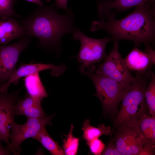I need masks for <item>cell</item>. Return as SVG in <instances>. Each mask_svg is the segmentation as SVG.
<instances>
[{
    "instance_id": "277c9868",
    "label": "cell",
    "mask_w": 155,
    "mask_h": 155,
    "mask_svg": "<svg viewBox=\"0 0 155 155\" xmlns=\"http://www.w3.org/2000/svg\"><path fill=\"white\" fill-rule=\"evenodd\" d=\"M73 38L81 44L79 51L75 56L81 64L80 71L88 75L95 71V64L105 59L107 55L106 49L111 38L105 37L97 39L86 36L77 28L73 34Z\"/></svg>"
},
{
    "instance_id": "cb8c5ba5",
    "label": "cell",
    "mask_w": 155,
    "mask_h": 155,
    "mask_svg": "<svg viewBox=\"0 0 155 155\" xmlns=\"http://www.w3.org/2000/svg\"><path fill=\"white\" fill-rule=\"evenodd\" d=\"M104 155H121L117 149L116 144L111 140L108 143L102 153Z\"/></svg>"
},
{
    "instance_id": "83f0119b",
    "label": "cell",
    "mask_w": 155,
    "mask_h": 155,
    "mask_svg": "<svg viewBox=\"0 0 155 155\" xmlns=\"http://www.w3.org/2000/svg\"><path fill=\"white\" fill-rule=\"evenodd\" d=\"M28 1L35 3L38 5L39 6H41L43 4V3L40 0H26Z\"/></svg>"
},
{
    "instance_id": "ba28073f",
    "label": "cell",
    "mask_w": 155,
    "mask_h": 155,
    "mask_svg": "<svg viewBox=\"0 0 155 155\" xmlns=\"http://www.w3.org/2000/svg\"><path fill=\"white\" fill-rule=\"evenodd\" d=\"M113 141L121 155H151L154 151L145 148L135 127L119 126Z\"/></svg>"
},
{
    "instance_id": "9a60e30c",
    "label": "cell",
    "mask_w": 155,
    "mask_h": 155,
    "mask_svg": "<svg viewBox=\"0 0 155 155\" xmlns=\"http://www.w3.org/2000/svg\"><path fill=\"white\" fill-rule=\"evenodd\" d=\"M135 127L146 148L154 150L155 144V117L145 114L138 121Z\"/></svg>"
},
{
    "instance_id": "3957f363",
    "label": "cell",
    "mask_w": 155,
    "mask_h": 155,
    "mask_svg": "<svg viewBox=\"0 0 155 155\" xmlns=\"http://www.w3.org/2000/svg\"><path fill=\"white\" fill-rule=\"evenodd\" d=\"M153 73L151 70L135 72L134 81L128 87L121 101L120 110L115 119V126L134 127L138 120L146 114L144 93Z\"/></svg>"
},
{
    "instance_id": "ffe728a7",
    "label": "cell",
    "mask_w": 155,
    "mask_h": 155,
    "mask_svg": "<svg viewBox=\"0 0 155 155\" xmlns=\"http://www.w3.org/2000/svg\"><path fill=\"white\" fill-rule=\"evenodd\" d=\"M147 86L144 97L147 107L152 116L155 117V75L153 73Z\"/></svg>"
},
{
    "instance_id": "8992f818",
    "label": "cell",
    "mask_w": 155,
    "mask_h": 155,
    "mask_svg": "<svg viewBox=\"0 0 155 155\" xmlns=\"http://www.w3.org/2000/svg\"><path fill=\"white\" fill-rule=\"evenodd\" d=\"M119 42H115L113 48L102 63L96 66L95 71L115 81L127 89L135 80L119 51Z\"/></svg>"
},
{
    "instance_id": "4fadbf2b",
    "label": "cell",
    "mask_w": 155,
    "mask_h": 155,
    "mask_svg": "<svg viewBox=\"0 0 155 155\" xmlns=\"http://www.w3.org/2000/svg\"><path fill=\"white\" fill-rule=\"evenodd\" d=\"M123 60L129 70L135 72L143 73L150 70L155 65L146 53L136 46Z\"/></svg>"
},
{
    "instance_id": "6da1fadb",
    "label": "cell",
    "mask_w": 155,
    "mask_h": 155,
    "mask_svg": "<svg viewBox=\"0 0 155 155\" xmlns=\"http://www.w3.org/2000/svg\"><path fill=\"white\" fill-rule=\"evenodd\" d=\"M154 2L141 4L125 17L119 20L111 11L105 21L103 19L92 22V32L105 31L111 36V40L115 42L127 40L133 42L135 46L142 43L154 42L155 36V8Z\"/></svg>"
},
{
    "instance_id": "52a82bcc",
    "label": "cell",
    "mask_w": 155,
    "mask_h": 155,
    "mask_svg": "<svg viewBox=\"0 0 155 155\" xmlns=\"http://www.w3.org/2000/svg\"><path fill=\"white\" fill-rule=\"evenodd\" d=\"M55 114L42 118L27 119L24 124H19L15 122L12 126L9 135L11 151L14 155L20 154L22 150L20 145L26 139L33 138L47 125H52L51 120Z\"/></svg>"
},
{
    "instance_id": "484cf974",
    "label": "cell",
    "mask_w": 155,
    "mask_h": 155,
    "mask_svg": "<svg viewBox=\"0 0 155 155\" xmlns=\"http://www.w3.org/2000/svg\"><path fill=\"white\" fill-rule=\"evenodd\" d=\"M67 1L68 0H56L54 5L56 9H62L67 11L68 10L67 7Z\"/></svg>"
},
{
    "instance_id": "e0dca14e",
    "label": "cell",
    "mask_w": 155,
    "mask_h": 155,
    "mask_svg": "<svg viewBox=\"0 0 155 155\" xmlns=\"http://www.w3.org/2000/svg\"><path fill=\"white\" fill-rule=\"evenodd\" d=\"M24 80L27 94L36 101L41 102L44 98L48 96L39 72L26 76L24 77Z\"/></svg>"
},
{
    "instance_id": "7402d4cb",
    "label": "cell",
    "mask_w": 155,
    "mask_h": 155,
    "mask_svg": "<svg viewBox=\"0 0 155 155\" xmlns=\"http://www.w3.org/2000/svg\"><path fill=\"white\" fill-rule=\"evenodd\" d=\"M16 0H0V20H5L17 16L14 9Z\"/></svg>"
},
{
    "instance_id": "9c48e42d",
    "label": "cell",
    "mask_w": 155,
    "mask_h": 155,
    "mask_svg": "<svg viewBox=\"0 0 155 155\" xmlns=\"http://www.w3.org/2000/svg\"><path fill=\"white\" fill-rule=\"evenodd\" d=\"M30 41V38L25 36L13 44H0V87L16 70L19 57Z\"/></svg>"
},
{
    "instance_id": "4316f807",
    "label": "cell",
    "mask_w": 155,
    "mask_h": 155,
    "mask_svg": "<svg viewBox=\"0 0 155 155\" xmlns=\"http://www.w3.org/2000/svg\"><path fill=\"white\" fill-rule=\"evenodd\" d=\"M0 140V155H9L10 154L11 152L6 148H4L1 143Z\"/></svg>"
},
{
    "instance_id": "d6986e66",
    "label": "cell",
    "mask_w": 155,
    "mask_h": 155,
    "mask_svg": "<svg viewBox=\"0 0 155 155\" xmlns=\"http://www.w3.org/2000/svg\"><path fill=\"white\" fill-rule=\"evenodd\" d=\"M33 138L39 142L52 155H65L63 149L49 135L45 127Z\"/></svg>"
},
{
    "instance_id": "8fae6325",
    "label": "cell",
    "mask_w": 155,
    "mask_h": 155,
    "mask_svg": "<svg viewBox=\"0 0 155 155\" xmlns=\"http://www.w3.org/2000/svg\"><path fill=\"white\" fill-rule=\"evenodd\" d=\"M64 69L63 67H62L61 66H57L51 64H22L11 75L8 80L0 86V90H8L11 84H17L21 78L30 74L46 69H50L51 70V73L52 75L57 76L63 72Z\"/></svg>"
},
{
    "instance_id": "30bf717a",
    "label": "cell",
    "mask_w": 155,
    "mask_h": 155,
    "mask_svg": "<svg viewBox=\"0 0 155 155\" xmlns=\"http://www.w3.org/2000/svg\"><path fill=\"white\" fill-rule=\"evenodd\" d=\"M19 92V90H17L10 93L8 90H0V140L6 144V148L11 152L9 135L15 122L14 108L20 98Z\"/></svg>"
},
{
    "instance_id": "d4e9b609",
    "label": "cell",
    "mask_w": 155,
    "mask_h": 155,
    "mask_svg": "<svg viewBox=\"0 0 155 155\" xmlns=\"http://www.w3.org/2000/svg\"><path fill=\"white\" fill-rule=\"evenodd\" d=\"M145 48L144 52L149 56L153 62L155 64V52L148 43H145Z\"/></svg>"
},
{
    "instance_id": "7c38bea8",
    "label": "cell",
    "mask_w": 155,
    "mask_h": 155,
    "mask_svg": "<svg viewBox=\"0 0 155 155\" xmlns=\"http://www.w3.org/2000/svg\"><path fill=\"white\" fill-rule=\"evenodd\" d=\"M155 0H100L97 3L98 17L100 19L106 17L115 9L117 12H121L144 3Z\"/></svg>"
},
{
    "instance_id": "44dd1931",
    "label": "cell",
    "mask_w": 155,
    "mask_h": 155,
    "mask_svg": "<svg viewBox=\"0 0 155 155\" xmlns=\"http://www.w3.org/2000/svg\"><path fill=\"white\" fill-rule=\"evenodd\" d=\"M73 129L74 126L72 124L68 134L63 141V148L65 155H75L78 153L79 140L73 136Z\"/></svg>"
},
{
    "instance_id": "ac0fdd59",
    "label": "cell",
    "mask_w": 155,
    "mask_h": 155,
    "mask_svg": "<svg viewBox=\"0 0 155 155\" xmlns=\"http://www.w3.org/2000/svg\"><path fill=\"white\" fill-rule=\"evenodd\" d=\"M82 129L83 139L87 142L104 135H109L111 128L110 126H106L104 124H100L97 127H93L90 125L89 120L86 119L83 123Z\"/></svg>"
},
{
    "instance_id": "7a4b0ae2",
    "label": "cell",
    "mask_w": 155,
    "mask_h": 155,
    "mask_svg": "<svg viewBox=\"0 0 155 155\" xmlns=\"http://www.w3.org/2000/svg\"><path fill=\"white\" fill-rule=\"evenodd\" d=\"M75 19L71 9L62 15L57 12L54 6L43 5L20 22L25 36L38 39V47L53 49L60 45L64 35L73 34L77 28Z\"/></svg>"
},
{
    "instance_id": "5bb4252c",
    "label": "cell",
    "mask_w": 155,
    "mask_h": 155,
    "mask_svg": "<svg viewBox=\"0 0 155 155\" xmlns=\"http://www.w3.org/2000/svg\"><path fill=\"white\" fill-rule=\"evenodd\" d=\"M41 103L27 94L24 99L20 98L15 105L14 108L15 116L23 115L27 119L45 117L46 116Z\"/></svg>"
},
{
    "instance_id": "2e32d148",
    "label": "cell",
    "mask_w": 155,
    "mask_h": 155,
    "mask_svg": "<svg viewBox=\"0 0 155 155\" xmlns=\"http://www.w3.org/2000/svg\"><path fill=\"white\" fill-rule=\"evenodd\" d=\"M25 36L20 22L13 17L0 20V44L6 45L14 39Z\"/></svg>"
},
{
    "instance_id": "5b68a950",
    "label": "cell",
    "mask_w": 155,
    "mask_h": 155,
    "mask_svg": "<svg viewBox=\"0 0 155 155\" xmlns=\"http://www.w3.org/2000/svg\"><path fill=\"white\" fill-rule=\"evenodd\" d=\"M88 75L95 86V96L100 101L104 113L112 116L115 115L119 104L127 89L113 80L95 71Z\"/></svg>"
},
{
    "instance_id": "603a6c76",
    "label": "cell",
    "mask_w": 155,
    "mask_h": 155,
    "mask_svg": "<svg viewBox=\"0 0 155 155\" xmlns=\"http://www.w3.org/2000/svg\"><path fill=\"white\" fill-rule=\"evenodd\" d=\"M91 152L95 155L102 154L105 148V145L98 138L87 142Z\"/></svg>"
},
{
    "instance_id": "f1b7e54d",
    "label": "cell",
    "mask_w": 155,
    "mask_h": 155,
    "mask_svg": "<svg viewBox=\"0 0 155 155\" xmlns=\"http://www.w3.org/2000/svg\"><path fill=\"white\" fill-rule=\"evenodd\" d=\"M46 0V1H47V2H50L51 1V0Z\"/></svg>"
}]
</instances>
